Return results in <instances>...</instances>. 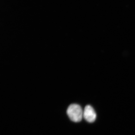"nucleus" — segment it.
Returning <instances> with one entry per match:
<instances>
[{
	"label": "nucleus",
	"instance_id": "obj_2",
	"mask_svg": "<svg viewBox=\"0 0 135 135\" xmlns=\"http://www.w3.org/2000/svg\"><path fill=\"white\" fill-rule=\"evenodd\" d=\"M97 115L95 112L92 106L87 105L83 111V117L89 123H92L95 120Z\"/></svg>",
	"mask_w": 135,
	"mask_h": 135
},
{
	"label": "nucleus",
	"instance_id": "obj_1",
	"mask_svg": "<svg viewBox=\"0 0 135 135\" xmlns=\"http://www.w3.org/2000/svg\"><path fill=\"white\" fill-rule=\"evenodd\" d=\"M67 114L71 120L74 122H78L82 120L83 111L79 105L72 104L68 108Z\"/></svg>",
	"mask_w": 135,
	"mask_h": 135
}]
</instances>
